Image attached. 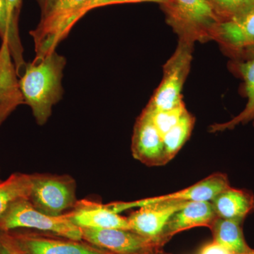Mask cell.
Returning <instances> with one entry per match:
<instances>
[{"label": "cell", "mask_w": 254, "mask_h": 254, "mask_svg": "<svg viewBox=\"0 0 254 254\" xmlns=\"http://www.w3.org/2000/svg\"><path fill=\"white\" fill-rule=\"evenodd\" d=\"M66 58L56 50L43 59L27 64L20 78L19 86L25 104L31 108L36 123L44 125L52 115L53 106L63 98V71Z\"/></svg>", "instance_id": "6da1fadb"}, {"label": "cell", "mask_w": 254, "mask_h": 254, "mask_svg": "<svg viewBox=\"0 0 254 254\" xmlns=\"http://www.w3.org/2000/svg\"><path fill=\"white\" fill-rule=\"evenodd\" d=\"M168 24L178 35L179 41L194 45L212 40L220 23L205 0H168L162 5Z\"/></svg>", "instance_id": "7a4b0ae2"}, {"label": "cell", "mask_w": 254, "mask_h": 254, "mask_svg": "<svg viewBox=\"0 0 254 254\" xmlns=\"http://www.w3.org/2000/svg\"><path fill=\"white\" fill-rule=\"evenodd\" d=\"M15 229H29L71 240H83L81 229L75 225L66 215L51 216L42 213L28 198L15 200L0 216V231L8 232Z\"/></svg>", "instance_id": "3957f363"}, {"label": "cell", "mask_w": 254, "mask_h": 254, "mask_svg": "<svg viewBox=\"0 0 254 254\" xmlns=\"http://www.w3.org/2000/svg\"><path fill=\"white\" fill-rule=\"evenodd\" d=\"M31 180L28 200L42 213L62 216L77 203L76 181L70 175L32 174Z\"/></svg>", "instance_id": "277c9868"}, {"label": "cell", "mask_w": 254, "mask_h": 254, "mask_svg": "<svg viewBox=\"0 0 254 254\" xmlns=\"http://www.w3.org/2000/svg\"><path fill=\"white\" fill-rule=\"evenodd\" d=\"M193 45L179 41L175 53L163 66V78L149 103L154 110L173 109L184 103L182 91L190 72Z\"/></svg>", "instance_id": "5b68a950"}, {"label": "cell", "mask_w": 254, "mask_h": 254, "mask_svg": "<svg viewBox=\"0 0 254 254\" xmlns=\"http://www.w3.org/2000/svg\"><path fill=\"white\" fill-rule=\"evenodd\" d=\"M88 0H54L51 7L42 16L41 22L30 34L34 42L35 60L43 59L56 50L67 36L70 20Z\"/></svg>", "instance_id": "8992f818"}, {"label": "cell", "mask_w": 254, "mask_h": 254, "mask_svg": "<svg viewBox=\"0 0 254 254\" xmlns=\"http://www.w3.org/2000/svg\"><path fill=\"white\" fill-rule=\"evenodd\" d=\"M23 254H112L83 240L29 229L6 232Z\"/></svg>", "instance_id": "52a82bcc"}, {"label": "cell", "mask_w": 254, "mask_h": 254, "mask_svg": "<svg viewBox=\"0 0 254 254\" xmlns=\"http://www.w3.org/2000/svg\"><path fill=\"white\" fill-rule=\"evenodd\" d=\"M82 240L112 254H154L160 247L131 230L81 228Z\"/></svg>", "instance_id": "ba28073f"}, {"label": "cell", "mask_w": 254, "mask_h": 254, "mask_svg": "<svg viewBox=\"0 0 254 254\" xmlns=\"http://www.w3.org/2000/svg\"><path fill=\"white\" fill-rule=\"evenodd\" d=\"M212 40L233 61L254 59V10L238 19L219 23Z\"/></svg>", "instance_id": "9c48e42d"}, {"label": "cell", "mask_w": 254, "mask_h": 254, "mask_svg": "<svg viewBox=\"0 0 254 254\" xmlns=\"http://www.w3.org/2000/svg\"><path fill=\"white\" fill-rule=\"evenodd\" d=\"M230 187L228 177L222 173L210 175L204 180L197 182L186 189L160 196L152 197L131 202H116L109 203L110 208L116 213H120L125 210L133 208H140L143 205L168 201H211L222 190Z\"/></svg>", "instance_id": "30bf717a"}, {"label": "cell", "mask_w": 254, "mask_h": 254, "mask_svg": "<svg viewBox=\"0 0 254 254\" xmlns=\"http://www.w3.org/2000/svg\"><path fill=\"white\" fill-rule=\"evenodd\" d=\"M188 202L168 200L140 207L127 218L130 229L163 247L162 237L169 220Z\"/></svg>", "instance_id": "8fae6325"}, {"label": "cell", "mask_w": 254, "mask_h": 254, "mask_svg": "<svg viewBox=\"0 0 254 254\" xmlns=\"http://www.w3.org/2000/svg\"><path fill=\"white\" fill-rule=\"evenodd\" d=\"M131 152L133 158L148 166L165 165L163 136L155 126L147 107L135 123Z\"/></svg>", "instance_id": "7c38bea8"}, {"label": "cell", "mask_w": 254, "mask_h": 254, "mask_svg": "<svg viewBox=\"0 0 254 254\" xmlns=\"http://www.w3.org/2000/svg\"><path fill=\"white\" fill-rule=\"evenodd\" d=\"M80 228L131 230L128 218L122 216L108 204L92 200H78L74 208L65 214Z\"/></svg>", "instance_id": "4fadbf2b"}, {"label": "cell", "mask_w": 254, "mask_h": 254, "mask_svg": "<svg viewBox=\"0 0 254 254\" xmlns=\"http://www.w3.org/2000/svg\"><path fill=\"white\" fill-rule=\"evenodd\" d=\"M11 58L7 42L2 41L0 48V126L18 105L24 103Z\"/></svg>", "instance_id": "5bb4252c"}, {"label": "cell", "mask_w": 254, "mask_h": 254, "mask_svg": "<svg viewBox=\"0 0 254 254\" xmlns=\"http://www.w3.org/2000/svg\"><path fill=\"white\" fill-rule=\"evenodd\" d=\"M216 218L211 202H188L169 220L164 230L162 243L164 245L174 235L193 227H210Z\"/></svg>", "instance_id": "9a60e30c"}, {"label": "cell", "mask_w": 254, "mask_h": 254, "mask_svg": "<svg viewBox=\"0 0 254 254\" xmlns=\"http://www.w3.org/2000/svg\"><path fill=\"white\" fill-rule=\"evenodd\" d=\"M218 218L243 222L254 210V195L248 190L230 187L211 200Z\"/></svg>", "instance_id": "2e32d148"}, {"label": "cell", "mask_w": 254, "mask_h": 254, "mask_svg": "<svg viewBox=\"0 0 254 254\" xmlns=\"http://www.w3.org/2000/svg\"><path fill=\"white\" fill-rule=\"evenodd\" d=\"M232 68L234 72L244 81L247 103L245 109L230 121L215 124L210 127V132L223 131L233 129L240 125L253 123L254 125V59L246 61H233Z\"/></svg>", "instance_id": "e0dca14e"}, {"label": "cell", "mask_w": 254, "mask_h": 254, "mask_svg": "<svg viewBox=\"0 0 254 254\" xmlns=\"http://www.w3.org/2000/svg\"><path fill=\"white\" fill-rule=\"evenodd\" d=\"M242 222L217 217L210 226L214 242L232 254H244L250 252L252 249L246 242L242 231Z\"/></svg>", "instance_id": "ac0fdd59"}, {"label": "cell", "mask_w": 254, "mask_h": 254, "mask_svg": "<svg viewBox=\"0 0 254 254\" xmlns=\"http://www.w3.org/2000/svg\"><path fill=\"white\" fill-rule=\"evenodd\" d=\"M0 37L7 42L18 77L21 78L27 64L23 59V49L18 34V25L9 17L6 0H0Z\"/></svg>", "instance_id": "d6986e66"}, {"label": "cell", "mask_w": 254, "mask_h": 254, "mask_svg": "<svg viewBox=\"0 0 254 254\" xmlns=\"http://www.w3.org/2000/svg\"><path fill=\"white\" fill-rule=\"evenodd\" d=\"M195 118L187 110L179 123L163 136L165 164L175 158L193 131Z\"/></svg>", "instance_id": "ffe728a7"}, {"label": "cell", "mask_w": 254, "mask_h": 254, "mask_svg": "<svg viewBox=\"0 0 254 254\" xmlns=\"http://www.w3.org/2000/svg\"><path fill=\"white\" fill-rule=\"evenodd\" d=\"M31 175L16 173L0 181V216L15 200L28 198L31 189Z\"/></svg>", "instance_id": "44dd1931"}, {"label": "cell", "mask_w": 254, "mask_h": 254, "mask_svg": "<svg viewBox=\"0 0 254 254\" xmlns=\"http://www.w3.org/2000/svg\"><path fill=\"white\" fill-rule=\"evenodd\" d=\"M220 22L243 17L254 10V0H205Z\"/></svg>", "instance_id": "7402d4cb"}, {"label": "cell", "mask_w": 254, "mask_h": 254, "mask_svg": "<svg viewBox=\"0 0 254 254\" xmlns=\"http://www.w3.org/2000/svg\"><path fill=\"white\" fill-rule=\"evenodd\" d=\"M146 107L150 110L152 120L163 138L179 123L182 115L187 110L185 103L177 108L168 110H154L148 105Z\"/></svg>", "instance_id": "603a6c76"}, {"label": "cell", "mask_w": 254, "mask_h": 254, "mask_svg": "<svg viewBox=\"0 0 254 254\" xmlns=\"http://www.w3.org/2000/svg\"><path fill=\"white\" fill-rule=\"evenodd\" d=\"M0 254H23L6 232L0 231Z\"/></svg>", "instance_id": "cb8c5ba5"}, {"label": "cell", "mask_w": 254, "mask_h": 254, "mask_svg": "<svg viewBox=\"0 0 254 254\" xmlns=\"http://www.w3.org/2000/svg\"><path fill=\"white\" fill-rule=\"evenodd\" d=\"M103 1H105V0H88L86 4L83 5L81 8V9L78 11L76 13V14L73 16L72 18L70 20L69 23H68V24L67 29H66L67 33H69L71 28L74 26L75 23L77 22L78 20H79L82 16H84L87 12L91 11V10L98 8L100 3L103 2Z\"/></svg>", "instance_id": "d4e9b609"}, {"label": "cell", "mask_w": 254, "mask_h": 254, "mask_svg": "<svg viewBox=\"0 0 254 254\" xmlns=\"http://www.w3.org/2000/svg\"><path fill=\"white\" fill-rule=\"evenodd\" d=\"M199 254H232L226 249L218 245L215 242L205 245L200 250Z\"/></svg>", "instance_id": "484cf974"}, {"label": "cell", "mask_w": 254, "mask_h": 254, "mask_svg": "<svg viewBox=\"0 0 254 254\" xmlns=\"http://www.w3.org/2000/svg\"><path fill=\"white\" fill-rule=\"evenodd\" d=\"M168 1V0H105L103 2L100 3L98 7L108 6V5L127 4V3L145 2V1L159 3V4H161L162 6V5L166 4Z\"/></svg>", "instance_id": "4316f807"}, {"label": "cell", "mask_w": 254, "mask_h": 254, "mask_svg": "<svg viewBox=\"0 0 254 254\" xmlns=\"http://www.w3.org/2000/svg\"><path fill=\"white\" fill-rule=\"evenodd\" d=\"M9 17L13 22L17 24V18L21 6V0H6Z\"/></svg>", "instance_id": "83f0119b"}, {"label": "cell", "mask_w": 254, "mask_h": 254, "mask_svg": "<svg viewBox=\"0 0 254 254\" xmlns=\"http://www.w3.org/2000/svg\"><path fill=\"white\" fill-rule=\"evenodd\" d=\"M41 2L42 9H43V16L48 12V10L51 7L54 0H39Z\"/></svg>", "instance_id": "f1b7e54d"}, {"label": "cell", "mask_w": 254, "mask_h": 254, "mask_svg": "<svg viewBox=\"0 0 254 254\" xmlns=\"http://www.w3.org/2000/svg\"><path fill=\"white\" fill-rule=\"evenodd\" d=\"M244 254H254V250H252L250 251V252H247V253H245Z\"/></svg>", "instance_id": "f546056e"}, {"label": "cell", "mask_w": 254, "mask_h": 254, "mask_svg": "<svg viewBox=\"0 0 254 254\" xmlns=\"http://www.w3.org/2000/svg\"><path fill=\"white\" fill-rule=\"evenodd\" d=\"M163 254V253H161V252H157L156 254Z\"/></svg>", "instance_id": "4dcf8cb0"}, {"label": "cell", "mask_w": 254, "mask_h": 254, "mask_svg": "<svg viewBox=\"0 0 254 254\" xmlns=\"http://www.w3.org/2000/svg\"><path fill=\"white\" fill-rule=\"evenodd\" d=\"M0 181H1V180H0Z\"/></svg>", "instance_id": "1f68e13d"}]
</instances>
